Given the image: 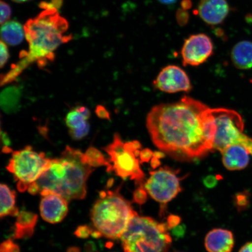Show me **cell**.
<instances>
[{
    "instance_id": "1",
    "label": "cell",
    "mask_w": 252,
    "mask_h": 252,
    "mask_svg": "<svg viewBox=\"0 0 252 252\" xmlns=\"http://www.w3.org/2000/svg\"><path fill=\"white\" fill-rule=\"evenodd\" d=\"M146 126L154 144L173 158H199L213 150L216 133L212 109L190 97L154 106Z\"/></svg>"
},
{
    "instance_id": "2",
    "label": "cell",
    "mask_w": 252,
    "mask_h": 252,
    "mask_svg": "<svg viewBox=\"0 0 252 252\" xmlns=\"http://www.w3.org/2000/svg\"><path fill=\"white\" fill-rule=\"evenodd\" d=\"M25 38L29 50L20 54V61L12 66L10 71L1 75V86L13 82L32 63H37L40 68L54 61L55 51L62 44L69 42L71 35H65L68 24L56 8L46 9L24 25Z\"/></svg>"
},
{
    "instance_id": "3",
    "label": "cell",
    "mask_w": 252,
    "mask_h": 252,
    "mask_svg": "<svg viewBox=\"0 0 252 252\" xmlns=\"http://www.w3.org/2000/svg\"><path fill=\"white\" fill-rule=\"evenodd\" d=\"M94 171L85 162L81 151L67 146L61 157L50 160L48 168L28 191L33 195L43 191L51 192L68 201L83 199L88 179Z\"/></svg>"
},
{
    "instance_id": "4",
    "label": "cell",
    "mask_w": 252,
    "mask_h": 252,
    "mask_svg": "<svg viewBox=\"0 0 252 252\" xmlns=\"http://www.w3.org/2000/svg\"><path fill=\"white\" fill-rule=\"evenodd\" d=\"M137 214L130 202L116 189L100 192L91 217L100 236L115 240L121 239L129 221Z\"/></svg>"
},
{
    "instance_id": "5",
    "label": "cell",
    "mask_w": 252,
    "mask_h": 252,
    "mask_svg": "<svg viewBox=\"0 0 252 252\" xmlns=\"http://www.w3.org/2000/svg\"><path fill=\"white\" fill-rule=\"evenodd\" d=\"M169 230L166 223L137 214L120 239L125 252H168L172 242Z\"/></svg>"
},
{
    "instance_id": "6",
    "label": "cell",
    "mask_w": 252,
    "mask_h": 252,
    "mask_svg": "<svg viewBox=\"0 0 252 252\" xmlns=\"http://www.w3.org/2000/svg\"><path fill=\"white\" fill-rule=\"evenodd\" d=\"M141 146L137 141L124 142L118 133H116L112 143L103 150L109 156L112 172L124 179L134 180L137 185L144 184L145 174L141 168Z\"/></svg>"
},
{
    "instance_id": "7",
    "label": "cell",
    "mask_w": 252,
    "mask_h": 252,
    "mask_svg": "<svg viewBox=\"0 0 252 252\" xmlns=\"http://www.w3.org/2000/svg\"><path fill=\"white\" fill-rule=\"evenodd\" d=\"M50 160L45 153H37L28 146L12 152L7 169L13 174L18 190L24 192L48 168Z\"/></svg>"
},
{
    "instance_id": "8",
    "label": "cell",
    "mask_w": 252,
    "mask_h": 252,
    "mask_svg": "<svg viewBox=\"0 0 252 252\" xmlns=\"http://www.w3.org/2000/svg\"><path fill=\"white\" fill-rule=\"evenodd\" d=\"M215 119L216 133L213 150L222 152L232 145L239 144L247 148L252 156V139L244 133V122L234 110L212 109Z\"/></svg>"
},
{
    "instance_id": "9",
    "label": "cell",
    "mask_w": 252,
    "mask_h": 252,
    "mask_svg": "<svg viewBox=\"0 0 252 252\" xmlns=\"http://www.w3.org/2000/svg\"><path fill=\"white\" fill-rule=\"evenodd\" d=\"M178 172L169 167H163L150 172V177L144 182L148 194L154 200L165 205L182 191Z\"/></svg>"
},
{
    "instance_id": "10",
    "label": "cell",
    "mask_w": 252,
    "mask_h": 252,
    "mask_svg": "<svg viewBox=\"0 0 252 252\" xmlns=\"http://www.w3.org/2000/svg\"><path fill=\"white\" fill-rule=\"evenodd\" d=\"M212 39L207 34H193L186 39L181 50L184 65L197 66L203 64L213 54Z\"/></svg>"
},
{
    "instance_id": "11",
    "label": "cell",
    "mask_w": 252,
    "mask_h": 252,
    "mask_svg": "<svg viewBox=\"0 0 252 252\" xmlns=\"http://www.w3.org/2000/svg\"><path fill=\"white\" fill-rule=\"evenodd\" d=\"M157 89L166 93L188 92L191 85L186 72L177 65H169L163 68L154 81Z\"/></svg>"
},
{
    "instance_id": "12",
    "label": "cell",
    "mask_w": 252,
    "mask_h": 252,
    "mask_svg": "<svg viewBox=\"0 0 252 252\" xmlns=\"http://www.w3.org/2000/svg\"><path fill=\"white\" fill-rule=\"evenodd\" d=\"M40 204L41 217L47 222L56 223L64 219L68 213V201L59 195L43 191Z\"/></svg>"
},
{
    "instance_id": "13",
    "label": "cell",
    "mask_w": 252,
    "mask_h": 252,
    "mask_svg": "<svg viewBox=\"0 0 252 252\" xmlns=\"http://www.w3.org/2000/svg\"><path fill=\"white\" fill-rule=\"evenodd\" d=\"M229 12L226 0H201L198 6V15L205 23L211 25L222 23Z\"/></svg>"
},
{
    "instance_id": "14",
    "label": "cell",
    "mask_w": 252,
    "mask_h": 252,
    "mask_svg": "<svg viewBox=\"0 0 252 252\" xmlns=\"http://www.w3.org/2000/svg\"><path fill=\"white\" fill-rule=\"evenodd\" d=\"M204 245L208 252H231L235 245L234 236L229 230L213 229L206 236Z\"/></svg>"
},
{
    "instance_id": "15",
    "label": "cell",
    "mask_w": 252,
    "mask_h": 252,
    "mask_svg": "<svg viewBox=\"0 0 252 252\" xmlns=\"http://www.w3.org/2000/svg\"><path fill=\"white\" fill-rule=\"evenodd\" d=\"M220 153L222 154L223 164L229 171L244 169L250 163V151L241 145H232Z\"/></svg>"
},
{
    "instance_id": "16",
    "label": "cell",
    "mask_w": 252,
    "mask_h": 252,
    "mask_svg": "<svg viewBox=\"0 0 252 252\" xmlns=\"http://www.w3.org/2000/svg\"><path fill=\"white\" fill-rule=\"evenodd\" d=\"M233 64L240 70L252 68V42L243 40L236 44L231 53Z\"/></svg>"
},
{
    "instance_id": "17",
    "label": "cell",
    "mask_w": 252,
    "mask_h": 252,
    "mask_svg": "<svg viewBox=\"0 0 252 252\" xmlns=\"http://www.w3.org/2000/svg\"><path fill=\"white\" fill-rule=\"evenodd\" d=\"M17 217L14 237L17 239L30 237L33 234L34 226L37 223V214L23 211Z\"/></svg>"
},
{
    "instance_id": "18",
    "label": "cell",
    "mask_w": 252,
    "mask_h": 252,
    "mask_svg": "<svg viewBox=\"0 0 252 252\" xmlns=\"http://www.w3.org/2000/svg\"><path fill=\"white\" fill-rule=\"evenodd\" d=\"M21 91L17 86H10L3 90L0 96L1 109L7 114L17 112L20 108Z\"/></svg>"
},
{
    "instance_id": "19",
    "label": "cell",
    "mask_w": 252,
    "mask_h": 252,
    "mask_svg": "<svg viewBox=\"0 0 252 252\" xmlns=\"http://www.w3.org/2000/svg\"><path fill=\"white\" fill-rule=\"evenodd\" d=\"M1 36L5 43L11 46L18 45L25 37L24 28L17 22L7 21L2 25Z\"/></svg>"
},
{
    "instance_id": "20",
    "label": "cell",
    "mask_w": 252,
    "mask_h": 252,
    "mask_svg": "<svg viewBox=\"0 0 252 252\" xmlns=\"http://www.w3.org/2000/svg\"><path fill=\"white\" fill-rule=\"evenodd\" d=\"M1 193V209L0 216L1 218L8 216H17L19 212L16 207L15 191L11 190L7 185L1 184L0 186Z\"/></svg>"
},
{
    "instance_id": "21",
    "label": "cell",
    "mask_w": 252,
    "mask_h": 252,
    "mask_svg": "<svg viewBox=\"0 0 252 252\" xmlns=\"http://www.w3.org/2000/svg\"><path fill=\"white\" fill-rule=\"evenodd\" d=\"M91 116L90 110L85 106H78L70 110L65 117V124L69 128L81 127L87 122Z\"/></svg>"
},
{
    "instance_id": "22",
    "label": "cell",
    "mask_w": 252,
    "mask_h": 252,
    "mask_svg": "<svg viewBox=\"0 0 252 252\" xmlns=\"http://www.w3.org/2000/svg\"><path fill=\"white\" fill-rule=\"evenodd\" d=\"M84 159L88 165L94 168L97 167L106 166L107 171L112 172V165L103 154L96 148L91 147L84 154Z\"/></svg>"
},
{
    "instance_id": "23",
    "label": "cell",
    "mask_w": 252,
    "mask_h": 252,
    "mask_svg": "<svg viewBox=\"0 0 252 252\" xmlns=\"http://www.w3.org/2000/svg\"><path fill=\"white\" fill-rule=\"evenodd\" d=\"M250 195L249 192L245 191L236 194L234 197V204L239 211H243L248 209L250 206Z\"/></svg>"
},
{
    "instance_id": "24",
    "label": "cell",
    "mask_w": 252,
    "mask_h": 252,
    "mask_svg": "<svg viewBox=\"0 0 252 252\" xmlns=\"http://www.w3.org/2000/svg\"><path fill=\"white\" fill-rule=\"evenodd\" d=\"M90 131V125L88 122L81 126V127L70 129L69 130V134H70L72 139L75 140H80L86 137L89 134Z\"/></svg>"
},
{
    "instance_id": "25",
    "label": "cell",
    "mask_w": 252,
    "mask_h": 252,
    "mask_svg": "<svg viewBox=\"0 0 252 252\" xmlns=\"http://www.w3.org/2000/svg\"><path fill=\"white\" fill-rule=\"evenodd\" d=\"M144 184L138 185V187L135 189L133 194V201L139 205H143L146 202L147 194H149L144 188Z\"/></svg>"
},
{
    "instance_id": "26",
    "label": "cell",
    "mask_w": 252,
    "mask_h": 252,
    "mask_svg": "<svg viewBox=\"0 0 252 252\" xmlns=\"http://www.w3.org/2000/svg\"><path fill=\"white\" fill-rule=\"evenodd\" d=\"M0 7H1V24H4L7 23L9 18L11 17V10L9 6L7 3L1 1V4H0Z\"/></svg>"
},
{
    "instance_id": "27",
    "label": "cell",
    "mask_w": 252,
    "mask_h": 252,
    "mask_svg": "<svg viewBox=\"0 0 252 252\" xmlns=\"http://www.w3.org/2000/svg\"><path fill=\"white\" fill-rule=\"evenodd\" d=\"M0 252H20V248L11 239H8L1 244Z\"/></svg>"
},
{
    "instance_id": "28",
    "label": "cell",
    "mask_w": 252,
    "mask_h": 252,
    "mask_svg": "<svg viewBox=\"0 0 252 252\" xmlns=\"http://www.w3.org/2000/svg\"><path fill=\"white\" fill-rule=\"evenodd\" d=\"M94 231L87 225L79 226L76 231L75 232V235L81 238H87L90 235H92Z\"/></svg>"
},
{
    "instance_id": "29",
    "label": "cell",
    "mask_w": 252,
    "mask_h": 252,
    "mask_svg": "<svg viewBox=\"0 0 252 252\" xmlns=\"http://www.w3.org/2000/svg\"><path fill=\"white\" fill-rule=\"evenodd\" d=\"M0 49H1V60H0V65H1V67L2 68L6 64V63L7 62L9 57L7 46L2 40L1 41Z\"/></svg>"
},
{
    "instance_id": "30",
    "label": "cell",
    "mask_w": 252,
    "mask_h": 252,
    "mask_svg": "<svg viewBox=\"0 0 252 252\" xmlns=\"http://www.w3.org/2000/svg\"><path fill=\"white\" fill-rule=\"evenodd\" d=\"M97 117L102 119L110 120V113L108 110L102 105L97 106L95 110Z\"/></svg>"
},
{
    "instance_id": "31",
    "label": "cell",
    "mask_w": 252,
    "mask_h": 252,
    "mask_svg": "<svg viewBox=\"0 0 252 252\" xmlns=\"http://www.w3.org/2000/svg\"><path fill=\"white\" fill-rule=\"evenodd\" d=\"M180 222V217L177 216L171 215L168 217L166 224L168 225V228L171 229L177 226Z\"/></svg>"
},
{
    "instance_id": "32",
    "label": "cell",
    "mask_w": 252,
    "mask_h": 252,
    "mask_svg": "<svg viewBox=\"0 0 252 252\" xmlns=\"http://www.w3.org/2000/svg\"><path fill=\"white\" fill-rule=\"evenodd\" d=\"M189 19L188 13L185 9H181L177 13V20L179 24L184 25L188 23Z\"/></svg>"
},
{
    "instance_id": "33",
    "label": "cell",
    "mask_w": 252,
    "mask_h": 252,
    "mask_svg": "<svg viewBox=\"0 0 252 252\" xmlns=\"http://www.w3.org/2000/svg\"><path fill=\"white\" fill-rule=\"evenodd\" d=\"M217 179L214 176H209L204 179V184L207 188H213L217 184Z\"/></svg>"
},
{
    "instance_id": "34",
    "label": "cell",
    "mask_w": 252,
    "mask_h": 252,
    "mask_svg": "<svg viewBox=\"0 0 252 252\" xmlns=\"http://www.w3.org/2000/svg\"><path fill=\"white\" fill-rule=\"evenodd\" d=\"M1 140L4 144V147H9L11 146V141L9 140L8 135L2 130H1Z\"/></svg>"
},
{
    "instance_id": "35",
    "label": "cell",
    "mask_w": 252,
    "mask_h": 252,
    "mask_svg": "<svg viewBox=\"0 0 252 252\" xmlns=\"http://www.w3.org/2000/svg\"><path fill=\"white\" fill-rule=\"evenodd\" d=\"M239 252H252V242H248L242 247Z\"/></svg>"
},
{
    "instance_id": "36",
    "label": "cell",
    "mask_w": 252,
    "mask_h": 252,
    "mask_svg": "<svg viewBox=\"0 0 252 252\" xmlns=\"http://www.w3.org/2000/svg\"><path fill=\"white\" fill-rule=\"evenodd\" d=\"M191 2L189 0H184L182 2V9L187 10L191 7Z\"/></svg>"
},
{
    "instance_id": "37",
    "label": "cell",
    "mask_w": 252,
    "mask_h": 252,
    "mask_svg": "<svg viewBox=\"0 0 252 252\" xmlns=\"http://www.w3.org/2000/svg\"><path fill=\"white\" fill-rule=\"evenodd\" d=\"M158 1L163 4L170 5L175 3L177 0H158Z\"/></svg>"
},
{
    "instance_id": "38",
    "label": "cell",
    "mask_w": 252,
    "mask_h": 252,
    "mask_svg": "<svg viewBox=\"0 0 252 252\" xmlns=\"http://www.w3.org/2000/svg\"><path fill=\"white\" fill-rule=\"evenodd\" d=\"M16 2H23L28 1V0H12Z\"/></svg>"
}]
</instances>
